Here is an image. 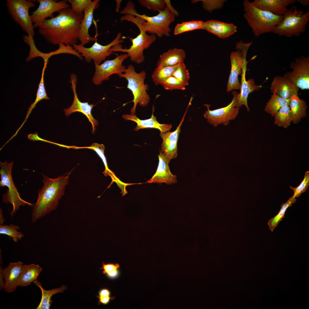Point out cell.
Listing matches in <instances>:
<instances>
[{
  "label": "cell",
  "instance_id": "cell-1",
  "mask_svg": "<svg viewBox=\"0 0 309 309\" xmlns=\"http://www.w3.org/2000/svg\"><path fill=\"white\" fill-rule=\"evenodd\" d=\"M58 12L59 14L56 16L45 19L38 27L39 33L53 45L63 43L71 46L77 44L84 14L78 15L70 7Z\"/></svg>",
  "mask_w": 309,
  "mask_h": 309
},
{
  "label": "cell",
  "instance_id": "cell-2",
  "mask_svg": "<svg viewBox=\"0 0 309 309\" xmlns=\"http://www.w3.org/2000/svg\"><path fill=\"white\" fill-rule=\"evenodd\" d=\"M72 172L71 171L55 179L49 178L41 174L43 185L38 191L37 201L32 211V223L57 208L60 199L64 195Z\"/></svg>",
  "mask_w": 309,
  "mask_h": 309
},
{
  "label": "cell",
  "instance_id": "cell-3",
  "mask_svg": "<svg viewBox=\"0 0 309 309\" xmlns=\"http://www.w3.org/2000/svg\"><path fill=\"white\" fill-rule=\"evenodd\" d=\"M120 20L121 22L126 20L132 22L139 29L140 33L134 38L128 37L132 43L129 48L123 49L121 44L119 43L112 47L110 51L126 52L131 61L136 64L142 63L145 59L143 51L156 41V35H148L146 33L142 27V24L145 20L139 17L126 14L121 17Z\"/></svg>",
  "mask_w": 309,
  "mask_h": 309
},
{
  "label": "cell",
  "instance_id": "cell-4",
  "mask_svg": "<svg viewBox=\"0 0 309 309\" xmlns=\"http://www.w3.org/2000/svg\"><path fill=\"white\" fill-rule=\"evenodd\" d=\"M243 5L244 17L255 37L272 32L284 18L283 15H275L255 7L248 0L244 1Z\"/></svg>",
  "mask_w": 309,
  "mask_h": 309
},
{
  "label": "cell",
  "instance_id": "cell-5",
  "mask_svg": "<svg viewBox=\"0 0 309 309\" xmlns=\"http://www.w3.org/2000/svg\"><path fill=\"white\" fill-rule=\"evenodd\" d=\"M134 8L133 2L129 1L126 7L120 13L122 14H128L138 16L144 19L145 21L142 23V27L146 33L155 35L159 37L163 36H170L171 30L169 26L175 21L176 16L171 13L166 7L163 10L158 11L159 13L153 16L139 14Z\"/></svg>",
  "mask_w": 309,
  "mask_h": 309
},
{
  "label": "cell",
  "instance_id": "cell-6",
  "mask_svg": "<svg viewBox=\"0 0 309 309\" xmlns=\"http://www.w3.org/2000/svg\"><path fill=\"white\" fill-rule=\"evenodd\" d=\"M118 76L127 81V88L131 91L134 98L132 101L134 105L130 110V114H134L138 104L141 106L145 107L150 101V97L147 92L148 86L144 83L146 72L144 70L137 72L134 67L129 64L125 72Z\"/></svg>",
  "mask_w": 309,
  "mask_h": 309
},
{
  "label": "cell",
  "instance_id": "cell-7",
  "mask_svg": "<svg viewBox=\"0 0 309 309\" xmlns=\"http://www.w3.org/2000/svg\"><path fill=\"white\" fill-rule=\"evenodd\" d=\"M283 15V19L272 33L279 37H291L299 36L305 32L309 21V11L304 12L293 5L288 9Z\"/></svg>",
  "mask_w": 309,
  "mask_h": 309
},
{
  "label": "cell",
  "instance_id": "cell-8",
  "mask_svg": "<svg viewBox=\"0 0 309 309\" xmlns=\"http://www.w3.org/2000/svg\"><path fill=\"white\" fill-rule=\"evenodd\" d=\"M13 164V161L8 163L5 161L4 162H0V174L1 180L0 181V187H7L8 189L6 193L2 196L3 203L12 204L13 210L10 214L11 216L13 217L16 211L18 210L21 206L26 205L32 206L34 205L27 202L22 199L20 197L18 190L13 183L11 171Z\"/></svg>",
  "mask_w": 309,
  "mask_h": 309
},
{
  "label": "cell",
  "instance_id": "cell-9",
  "mask_svg": "<svg viewBox=\"0 0 309 309\" xmlns=\"http://www.w3.org/2000/svg\"><path fill=\"white\" fill-rule=\"evenodd\" d=\"M6 6L9 14L28 35L33 36L35 33L29 11L34 7L33 1L26 0H7Z\"/></svg>",
  "mask_w": 309,
  "mask_h": 309
},
{
  "label": "cell",
  "instance_id": "cell-10",
  "mask_svg": "<svg viewBox=\"0 0 309 309\" xmlns=\"http://www.w3.org/2000/svg\"><path fill=\"white\" fill-rule=\"evenodd\" d=\"M97 35L96 34L95 42L90 47H86L80 44L73 45V47L79 53L81 54L82 57H84L86 62L90 63L93 60L94 63L99 65L112 53L113 52L110 51V48L114 45L123 43L124 40L120 39L122 34L120 32L113 41L107 45H103L97 42Z\"/></svg>",
  "mask_w": 309,
  "mask_h": 309
},
{
  "label": "cell",
  "instance_id": "cell-11",
  "mask_svg": "<svg viewBox=\"0 0 309 309\" xmlns=\"http://www.w3.org/2000/svg\"><path fill=\"white\" fill-rule=\"evenodd\" d=\"M239 93L235 90L232 92L233 95V99L227 106L213 110H210V104H204L207 108L205 112L204 117L207 121L215 127L223 124L226 126L229 123V121L234 120L239 112L240 108L235 107L237 102V97Z\"/></svg>",
  "mask_w": 309,
  "mask_h": 309
},
{
  "label": "cell",
  "instance_id": "cell-12",
  "mask_svg": "<svg viewBox=\"0 0 309 309\" xmlns=\"http://www.w3.org/2000/svg\"><path fill=\"white\" fill-rule=\"evenodd\" d=\"M115 54L116 57L113 60H106L99 65L94 63L95 72L92 79L94 84L100 85L104 81L109 80L111 75H119L125 72L126 68L122 62L128 57L127 54Z\"/></svg>",
  "mask_w": 309,
  "mask_h": 309
},
{
  "label": "cell",
  "instance_id": "cell-13",
  "mask_svg": "<svg viewBox=\"0 0 309 309\" xmlns=\"http://www.w3.org/2000/svg\"><path fill=\"white\" fill-rule=\"evenodd\" d=\"M291 72L285 73L283 76L290 80L300 89H309V56H300L291 62Z\"/></svg>",
  "mask_w": 309,
  "mask_h": 309
},
{
  "label": "cell",
  "instance_id": "cell-14",
  "mask_svg": "<svg viewBox=\"0 0 309 309\" xmlns=\"http://www.w3.org/2000/svg\"><path fill=\"white\" fill-rule=\"evenodd\" d=\"M39 3L37 9L30 15L34 28L41 25L48 17L53 13L70 7L67 0L57 2L53 0H38Z\"/></svg>",
  "mask_w": 309,
  "mask_h": 309
},
{
  "label": "cell",
  "instance_id": "cell-15",
  "mask_svg": "<svg viewBox=\"0 0 309 309\" xmlns=\"http://www.w3.org/2000/svg\"><path fill=\"white\" fill-rule=\"evenodd\" d=\"M70 82L72 84L71 88L74 93V98L71 106L64 109L65 114L66 116H68L72 113L76 112L82 113L91 123L92 127V132L94 133L96 130V126H98V121L93 117L92 114V110L94 105L92 104H89L88 102H82L79 99L76 92L77 77L76 75L74 74H71Z\"/></svg>",
  "mask_w": 309,
  "mask_h": 309
},
{
  "label": "cell",
  "instance_id": "cell-16",
  "mask_svg": "<svg viewBox=\"0 0 309 309\" xmlns=\"http://www.w3.org/2000/svg\"><path fill=\"white\" fill-rule=\"evenodd\" d=\"M190 104L189 103L180 122L175 130L160 133V136L163 140L160 150L164 154L169 163L171 160L176 158L177 156V143L179 134L181 132L180 128Z\"/></svg>",
  "mask_w": 309,
  "mask_h": 309
},
{
  "label": "cell",
  "instance_id": "cell-17",
  "mask_svg": "<svg viewBox=\"0 0 309 309\" xmlns=\"http://www.w3.org/2000/svg\"><path fill=\"white\" fill-rule=\"evenodd\" d=\"M246 54L243 55V61L241 75V82L240 84V92L237 97V102L235 107L240 108L244 105L248 111H250L248 106L247 100L249 94L254 91H258L262 86L261 85H256L253 79L249 78L248 80L245 79V73L247 65L249 62L247 61Z\"/></svg>",
  "mask_w": 309,
  "mask_h": 309
},
{
  "label": "cell",
  "instance_id": "cell-18",
  "mask_svg": "<svg viewBox=\"0 0 309 309\" xmlns=\"http://www.w3.org/2000/svg\"><path fill=\"white\" fill-rule=\"evenodd\" d=\"M271 92L286 99H290L294 95L298 94L300 89L292 81L284 76L275 77L271 84Z\"/></svg>",
  "mask_w": 309,
  "mask_h": 309
},
{
  "label": "cell",
  "instance_id": "cell-19",
  "mask_svg": "<svg viewBox=\"0 0 309 309\" xmlns=\"http://www.w3.org/2000/svg\"><path fill=\"white\" fill-rule=\"evenodd\" d=\"M159 163L157 171L147 183H162L171 185L177 183V176L171 173L169 166V163L164 154L160 150L158 155Z\"/></svg>",
  "mask_w": 309,
  "mask_h": 309
},
{
  "label": "cell",
  "instance_id": "cell-20",
  "mask_svg": "<svg viewBox=\"0 0 309 309\" xmlns=\"http://www.w3.org/2000/svg\"><path fill=\"white\" fill-rule=\"evenodd\" d=\"M231 62V70L227 84V91L230 92L233 90L240 89V84L238 76L241 75L243 58L242 52L238 49L233 51L230 54Z\"/></svg>",
  "mask_w": 309,
  "mask_h": 309
},
{
  "label": "cell",
  "instance_id": "cell-21",
  "mask_svg": "<svg viewBox=\"0 0 309 309\" xmlns=\"http://www.w3.org/2000/svg\"><path fill=\"white\" fill-rule=\"evenodd\" d=\"M23 266L20 261L9 263L8 266L3 269L4 287V290L7 293L15 291L19 286L21 274Z\"/></svg>",
  "mask_w": 309,
  "mask_h": 309
},
{
  "label": "cell",
  "instance_id": "cell-22",
  "mask_svg": "<svg viewBox=\"0 0 309 309\" xmlns=\"http://www.w3.org/2000/svg\"><path fill=\"white\" fill-rule=\"evenodd\" d=\"M99 0H94L85 9L84 17L81 24L79 40L80 43L84 46L91 41H95L96 36H91L89 33V29L91 26L93 18L94 10L98 8Z\"/></svg>",
  "mask_w": 309,
  "mask_h": 309
},
{
  "label": "cell",
  "instance_id": "cell-23",
  "mask_svg": "<svg viewBox=\"0 0 309 309\" xmlns=\"http://www.w3.org/2000/svg\"><path fill=\"white\" fill-rule=\"evenodd\" d=\"M152 110L151 117L146 120H140L135 114H124L122 115V117L126 121L130 120L136 123L137 125L134 129L135 131L144 128H154L159 129L162 133L169 131L172 128V125L159 123L157 120L156 117L154 115V105L152 106Z\"/></svg>",
  "mask_w": 309,
  "mask_h": 309
},
{
  "label": "cell",
  "instance_id": "cell-24",
  "mask_svg": "<svg viewBox=\"0 0 309 309\" xmlns=\"http://www.w3.org/2000/svg\"><path fill=\"white\" fill-rule=\"evenodd\" d=\"M296 2V0H255L251 2L255 7L276 15H283L287 7Z\"/></svg>",
  "mask_w": 309,
  "mask_h": 309
},
{
  "label": "cell",
  "instance_id": "cell-25",
  "mask_svg": "<svg viewBox=\"0 0 309 309\" xmlns=\"http://www.w3.org/2000/svg\"><path fill=\"white\" fill-rule=\"evenodd\" d=\"M203 29L222 39L228 38L237 32V27L233 23L215 20L204 22Z\"/></svg>",
  "mask_w": 309,
  "mask_h": 309
},
{
  "label": "cell",
  "instance_id": "cell-26",
  "mask_svg": "<svg viewBox=\"0 0 309 309\" xmlns=\"http://www.w3.org/2000/svg\"><path fill=\"white\" fill-rule=\"evenodd\" d=\"M186 55L185 51L175 47L169 49L161 55L158 60L157 67L171 66L184 62Z\"/></svg>",
  "mask_w": 309,
  "mask_h": 309
},
{
  "label": "cell",
  "instance_id": "cell-27",
  "mask_svg": "<svg viewBox=\"0 0 309 309\" xmlns=\"http://www.w3.org/2000/svg\"><path fill=\"white\" fill-rule=\"evenodd\" d=\"M294 124H297L302 118L306 116V110L307 106L306 102L300 99L298 94L294 95L291 98L289 105Z\"/></svg>",
  "mask_w": 309,
  "mask_h": 309
},
{
  "label": "cell",
  "instance_id": "cell-28",
  "mask_svg": "<svg viewBox=\"0 0 309 309\" xmlns=\"http://www.w3.org/2000/svg\"><path fill=\"white\" fill-rule=\"evenodd\" d=\"M42 270L38 264L23 265L19 286H27L36 280Z\"/></svg>",
  "mask_w": 309,
  "mask_h": 309
},
{
  "label": "cell",
  "instance_id": "cell-29",
  "mask_svg": "<svg viewBox=\"0 0 309 309\" xmlns=\"http://www.w3.org/2000/svg\"><path fill=\"white\" fill-rule=\"evenodd\" d=\"M58 45L59 48L58 49L47 53H42L39 51L36 47H35L32 51L31 54V57L33 59L37 57H42L44 60V65L47 66L49 58L53 55L63 53L71 54L76 56L79 55L78 52L73 46L66 45L63 43H60Z\"/></svg>",
  "mask_w": 309,
  "mask_h": 309
},
{
  "label": "cell",
  "instance_id": "cell-30",
  "mask_svg": "<svg viewBox=\"0 0 309 309\" xmlns=\"http://www.w3.org/2000/svg\"><path fill=\"white\" fill-rule=\"evenodd\" d=\"M33 283L40 288L41 292L40 302L36 309H49L52 302L51 299L52 296L58 293H63L67 288L66 286L62 285L59 288L46 290L43 288L40 282L37 280Z\"/></svg>",
  "mask_w": 309,
  "mask_h": 309
},
{
  "label": "cell",
  "instance_id": "cell-31",
  "mask_svg": "<svg viewBox=\"0 0 309 309\" xmlns=\"http://www.w3.org/2000/svg\"><path fill=\"white\" fill-rule=\"evenodd\" d=\"M290 99L283 98L276 94H273L266 103L264 110L267 113L274 116L276 113L282 107L289 105Z\"/></svg>",
  "mask_w": 309,
  "mask_h": 309
},
{
  "label": "cell",
  "instance_id": "cell-32",
  "mask_svg": "<svg viewBox=\"0 0 309 309\" xmlns=\"http://www.w3.org/2000/svg\"><path fill=\"white\" fill-rule=\"evenodd\" d=\"M179 64L171 66L156 67L151 76L153 82L156 85H161L167 78L172 76Z\"/></svg>",
  "mask_w": 309,
  "mask_h": 309
},
{
  "label": "cell",
  "instance_id": "cell-33",
  "mask_svg": "<svg viewBox=\"0 0 309 309\" xmlns=\"http://www.w3.org/2000/svg\"><path fill=\"white\" fill-rule=\"evenodd\" d=\"M274 116V124L284 128H287L292 121V117L289 105L282 107Z\"/></svg>",
  "mask_w": 309,
  "mask_h": 309
},
{
  "label": "cell",
  "instance_id": "cell-34",
  "mask_svg": "<svg viewBox=\"0 0 309 309\" xmlns=\"http://www.w3.org/2000/svg\"><path fill=\"white\" fill-rule=\"evenodd\" d=\"M296 201V198L292 196L286 203L282 204L278 213L273 217L270 219L268 222L269 229L272 231L275 229L279 223L282 220V219L284 217V215L287 208L291 207L292 204L295 203Z\"/></svg>",
  "mask_w": 309,
  "mask_h": 309
},
{
  "label": "cell",
  "instance_id": "cell-35",
  "mask_svg": "<svg viewBox=\"0 0 309 309\" xmlns=\"http://www.w3.org/2000/svg\"><path fill=\"white\" fill-rule=\"evenodd\" d=\"M82 148L90 149L94 150L101 159L105 165V170L103 172L104 175L106 176H110L113 180L116 182H119L120 181L116 177L114 173L108 168L106 158L104 154L105 147L103 144L94 143L89 146L82 147H76V148Z\"/></svg>",
  "mask_w": 309,
  "mask_h": 309
},
{
  "label": "cell",
  "instance_id": "cell-36",
  "mask_svg": "<svg viewBox=\"0 0 309 309\" xmlns=\"http://www.w3.org/2000/svg\"><path fill=\"white\" fill-rule=\"evenodd\" d=\"M204 22L200 20H192L177 24L174 35H177L185 32L197 29H203Z\"/></svg>",
  "mask_w": 309,
  "mask_h": 309
},
{
  "label": "cell",
  "instance_id": "cell-37",
  "mask_svg": "<svg viewBox=\"0 0 309 309\" xmlns=\"http://www.w3.org/2000/svg\"><path fill=\"white\" fill-rule=\"evenodd\" d=\"M20 227L13 224L8 225H0V234H5L11 237L13 241L17 242L24 236L23 234L17 231Z\"/></svg>",
  "mask_w": 309,
  "mask_h": 309
},
{
  "label": "cell",
  "instance_id": "cell-38",
  "mask_svg": "<svg viewBox=\"0 0 309 309\" xmlns=\"http://www.w3.org/2000/svg\"><path fill=\"white\" fill-rule=\"evenodd\" d=\"M46 67L47 66H43L41 78L37 92L36 98L34 102L31 104L28 108L26 114V118L30 113L32 109L35 107L36 104L38 102L43 99L48 100L50 99V98L47 96L46 93L43 81L44 72Z\"/></svg>",
  "mask_w": 309,
  "mask_h": 309
},
{
  "label": "cell",
  "instance_id": "cell-39",
  "mask_svg": "<svg viewBox=\"0 0 309 309\" xmlns=\"http://www.w3.org/2000/svg\"><path fill=\"white\" fill-rule=\"evenodd\" d=\"M172 76L176 78L186 86L188 85L190 78L189 74L184 62L179 65Z\"/></svg>",
  "mask_w": 309,
  "mask_h": 309
},
{
  "label": "cell",
  "instance_id": "cell-40",
  "mask_svg": "<svg viewBox=\"0 0 309 309\" xmlns=\"http://www.w3.org/2000/svg\"><path fill=\"white\" fill-rule=\"evenodd\" d=\"M161 85L165 89L168 90L185 89L186 86L176 78L171 76L165 80Z\"/></svg>",
  "mask_w": 309,
  "mask_h": 309
},
{
  "label": "cell",
  "instance_id": "cell-41",
  "mask_svg": "<svg viewBox=\"0 0 309 309\" xmlns=\"http://www.w3.org/2000/svg\"><path fill=\"white\" fill-rule=\"evenodd\" d=\"M138 1L142 6L154 11L163 10L166 7L163 0H139Z\"/></svg>",
  "mask_w": 309,
  "mask_h": 309
},
{
  "label": "cell",
  "instance_id": "cell-42",
  "mask_svg": "<svg viewBox=\"0 0 309 309\" xmlns=\"http://www.w3.org/2000/svg\"><path fill=\"white\" fill-rule=\"evenodd\" d=\"M71 4V9L75 13L79 15L84 14L85 8L90 4L93 1L91 0H68Z\"/></svg>",
  "mask_w": 309,
  "mask_h": 309
},
{
  "label": "cell",
  "instance_id": "cell-43",
  "mask_svg": "<svg viewBox=\"0 0 309 309\" xmlns=\"http://www.w3.org/2000/svg\"><path fill=\"white\" fill-rule=\"evenodd\" d=\"M309 185V171H308L305 173L304 178L298 186L295 188L289 186L290 188L294 191L292 196L295 198L299 197L302 193L306 191Z\"/></svg>",
  "mask_w": 309,
  "mask_h": 309
},
{
  "label": "cell",
  "instance_id": "cell-44",
  "mask_svg": "<svg viewBox=\"0 0 309 309\" xmlns=\"http://www.w3.org/2000/svg\"><path fill=\"white\" fill-rule=\"evenodd\" d=\"M120 267V266L118 264H105L104 262H103L102 267L100 269L103 270V274H106L110 278H114L117 277L118 275V269Z\"/></svg>",
  "mask_w": 309,
  "mask_h": 309
},
{
  "label": "cell",
  "instance_id": "cell-45",
  "mask_svg": "<svg viewBox=\"0 0 309 309\" xmlns=\"http://www.w3.org/2000/svg\"><path fill=\"white\" fill-rule=\"evenodd\" d=\"M202 5L204 9L209 12L222 8L226 0H201Z\"/></svg>",
  "mask_w": 309,
  "mask_h": 309
},
{
  "label": "cell",
  "instance_id": "cell-46",
  "mask_svg": "<svg viewBox=\"0 0 309 309\" xmlns=\"http://www.w3.org/2000/svg\"><path fill=\"white\" fill-rule=\"evenodd\" d=\"M98 296H97L98 304H102L106 305L109 303L110 300L114 299V297H110V291L106 288L101 289L99 292Z\"/></svg>",
  "mask_w": 309,
  "mask_h": 309
},
{
  "label": "cell",
  "instance_id": "cell-47",
  "mask_svg": "<svg viewBox=\"0 0 309 309\" xmlns=\"http://www.w3.org/2000/svg\"><path fill=\"white\" fill-rule=\"evenodd\" d=\"M163 0L165 4L166 7L168 8L170 12L172 14L175 15V16H178L179 15L178 12L172 6L170 1L169 0Z\"/></svg>",
  "mask_w": 309,
  "mask_h": 309
},
{
  "label": "cell",
  "instance_id": "cell-48",
  "mask_svg": "<svg viewBox=\"0 0 309 309\" xmlns=\"http://www.w3.org/2000/svg\"><path fill=\"white\" fill-rule=\"evenodd\" d=\"M3 268L2 266L0 267V289L1 290L4 289V282L3 274Z\"/></svg>",
  "mask_w": 309,
  "mask_h": 309
},
{
  "label": "cell",
  "instance_id": "cell-49",
  "mask_svg": "<svg viewBox=\"0 0 309 309\" xmlns=\"http://www.w3.org/2000/svg\"><path fill=\"white\" fill-rule=\"evenodd\" d=\"M5 221V219L4 218L3 210L1 208L0 209V225H3V223Z\"/></svg>",
  "mask_w": 309,
  "mask_h": 309
},
{
  "label": "cell",
  "instance_id": "cell-50",
  "mask_svg": "<svg viewBox=\"0 0 309 309\" xmlns=\"http://www.w3.org/2000/svg\"><path fill=\"white\" fill-rule=\"evenodd\" d=\"M296 1L302 4L303 6H308L309 5V0H298Z\"/></svg>",
  "mask_w": 309,
  "mask_h": 309
},
{
  "label": "cell",
  "instance_id": "cell-51",
  "mask_svg": "<svg viewBox=\"0 0 309 309\" xmlns=\"http://www.w3.org/2000/svg\"><path fill=\"white\" fill-rule=\"evenodd\" d=\"M116 11L117 13H118L119 11V9L120 8V5L122 1V0H116Z\"/></svg>",
  "mask_w": 309,
  "mask_h": 309
}]
</instances>
